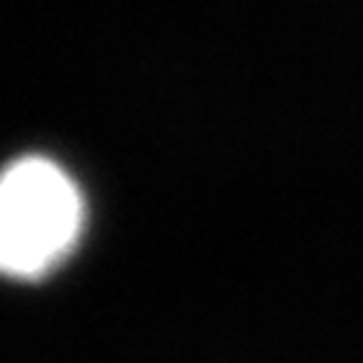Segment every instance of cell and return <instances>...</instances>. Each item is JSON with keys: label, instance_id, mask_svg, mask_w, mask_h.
<instances>
[{"label": "cell", "instance_id": "obj_1", "mask_svg": "<svg viewBox=\"0 0 363 363\" xmlns=\"http://www.w3.org/2000/svg\"><path fill=\"white\" fill-rule=\"evenodd\" d=\"M80 223V192L57 163L21 157L6 169L0 186V260L9 275H43L72 249Z\"/></svg>", "mask_w": 363, "mask_h": 363}]
</instances>
